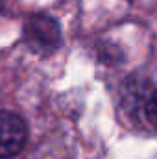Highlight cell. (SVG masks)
Listing matches in <instances>:
<instances>
[{
  "label": "cell",
  "mask_w": 157,
  "mask_h": 159,
  "mask_svg": "<svg viewBox=\"0 0 157 159\" xmlns=\"http://www.w3.org/2000/svg\"><path fill=\"white\" fill-rule=\"evenodd\" d=\"M22 37H24L26 46L34 54L50 56L61 44V28L54 17L44 15V13H35L28 17Z\"/></svg>",
  "instance_id": "1"
},
{
  "label": "cell",
  "mask_w": 157,
  "mask_h": 159,
  "mask_svg": "<svg viewBox=\"0 0 157 159\" xmlns=\"http://www.w3.org/2000/svg\"><path fill=\"white\" fill-rule=\"evenodd\" d=\"M28 126L26 120L15 111H0V157H15L26 144Z\"/></svg>",
  "instance_id": "2"
},
{
  "label": "cell",
  "mask_w": 157,
  "mask_h": 159,
  "mask_svg": "<svg viewBox=\"0 0 157 159\" xmlns=\"http://www.w3.org/2000/svg\"><path fill=\"white\" fill-rule=\"evenodd\" d=\"M144 117L148 120V124L157 129V89L150 93L146 104H144Z\"/></svg>",
  "instance_id": "3"
},
{
  "label": "cell",
  "mask_w": 157,
  "mask_h": 159,
  "mask_svg": "<svg viewBox=\"0 0 157 159\" xmlns=\"http://www.w3.org/2000/svg\"><path fill=\"white\" fill-rule=\"evenodd\" d=\"M4 4H6V0H0V11H2V7H4Z\"/></svg>",
  "instance_id": "4"
}]
</instances>
